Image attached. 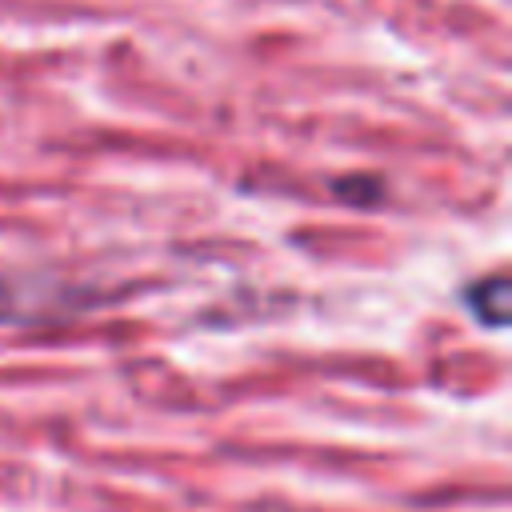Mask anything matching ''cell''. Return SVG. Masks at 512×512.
I'll return each instance as SVG.
<instances>
[{
	"label": "cell",
	"instance_id": "7a4b0ae2",
	"mask_svg": "<svg viewBox=\"0 0 512 512\" xmlns=\"http://www.w3.org/2000/svg\"><path fill=\"white\" fill-rule=\"evenodd\" d=\"M12 304H24V300H16V292L0 280V320H16V308Z\"/></svg>",
	"mask_w": 512,
	"mask_h": 512
},
{
	"label": "cell",
	"instance_id": "6da1fadb",
	"mask_svg": "<svg viewBox=\"0 0 512 512\" xmlns=\"http://www.w3.org/2000/svg\"><path fill=\"white\" fill-rule=\"evenodd\" d=\"M468 308L484 328H504L512 316V284L508 276H488L468 288Z\"/></svg>",
	"mask_w": 512,
	"mask_h": 512
}]
</instances>
